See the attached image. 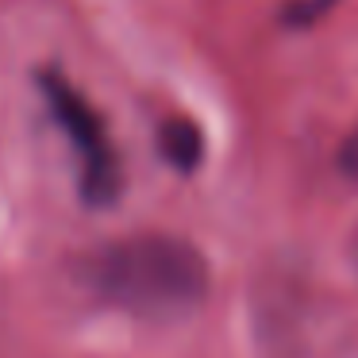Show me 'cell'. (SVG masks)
Segmentation results:
<instances>
[{
  "label": "cell",
  "mask_w": 358,
  "mask_h": 358,
  "mask_svg": "<svg viewBox=\"0 0 358 358\" xmlns=\"http://www.w3.org/2000/svg\"><path fill=\"white\" fill-rule=\"evenodd\" d=\"M81 285L104 308L150 324H173L208 301L212 270L189 239L150 231L96 247L81 262Z\"/></svg>",
  "instance_id": "6da1fadb"
},
{
  "label": "cell",
  "mask_w": 358,
  "mask_h": 358,
  "mask_svg": "<svg viewBox=\"0 0 358 358\" xmlns=\"http://www.w3.org/2000/svg\"><path fill=\"white\" fill-rule=\"evenodd\" d=\"M35 81H39V93L47 101L50 120H55L58 131L66 135V143L73 147L81 201L89 208H108V204H116L120 193H124V166H120V155L108 139V127H104L101 112L58 70H39Z\"/></svg>",
  "instance_id": "7a4b0ae2"
},
{
  "label": "cell",
  "mask_w": 358,
  "mask_h": 358,
  "mask_svg": "<svg viewBox=\"0 0 358 358\" xmlns=\"http://www.w3.org/2000/svg\"><path fill=\"white\" fill-rule=\"evenodd\" d=\"M255 339L262 358H312V327L320 324V301L312 281L296 266H270L250 293Z\"/></svg>",
  "instance_id": "3957f363"
},
{
  "label": "cell",
  "mask_w": 358,
  "mask_h": 358,
  "mask_svg": "<svg viewBox=\"0 0 358 358\" xmlns=\"http://www.w3.org/2000/svg\"><path fill=\"white\" fill-rule=\"evenodd\" d=\"M158 150L178 173H193L204 158V131L189 116H170L158 127Z\"/></svg>",
  "instance_id": "277c9868"
},
{
  "label": "cell",
  "mask_w": 358,
  "mask_h": 358,
  "mask_svg": "<svg viewBox=\"0 0 358 358\" xmlns=\"http://www.w3.org/2000/svg\"><path fill=\"white\" fill-rule=\"evenodd\" d=\"M339 170H343V178L358 181V127L343 139V147H339Z\"/></svg>",
  "instance_id": "5b68a950"
},
{
  "label": "cell",
  "mask_w": 358,
  "mask_h": 358,
  "mask_svg": "<svg viewBox=\"0 0 358 358\" xmlns=\"http://www.w3.org/2000/svg\"><path fill=\"white\" fill-rule=\"evenodd\" d=\"M350 266H355V273H358V227H355V235H350Z\"/></svg>",
  "instance_id": "8992f818"
}]
</instances>
